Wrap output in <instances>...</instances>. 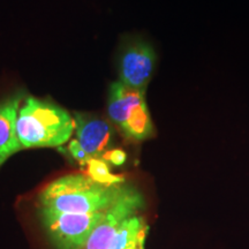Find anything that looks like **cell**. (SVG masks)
<instances>
[{
    "label": "cell",
    "mask_w": 249,
    "mask_h": 249,
    "mask_svg": "<svg viewBox=\"0 0 249 249\" xmlns=\"http://www.w3.org/2000/svg\"><path fill=\"white\" fill-rule=\"evenodd\" d=\"M145 198L135 186L124 183L123 192L93 230L85 249H142L149 225Z\"/></svg>",
    "instance_id": "1"
},
{
    "label": "cell",
    "mask_w": 249,
    "mask_h": 249,
    "mask_svg": "<svg viewBox=\"0 0 249 249\" xmlns=\"http://www.w3.org/2000/svg\"><path fill=\"white\" fill-rule=\"evenodd\" d=\"M124 183L104 186L93 181L87 174H66L50 182L39 193L37 213L73 216L103 213L119 197Z\"/></svg>",
    "instance_id": "2"
},
{
    "label": "cell",
    "mask_w": 249,
    "mask_h": 249,
    "mask_svg": "<svg viewBox=\"0 0 249 249\" xmlns=\"http://www.w3.org/2000/svg\"><path fill=\"white\" fill-rule=\"evenodd\" d=\"M75 120L58 105L28 97L20 107L17 134L22 149L54 148L70 141Z\"/></svg>",
    "instance_id": "3"
},
{
    "label": "cell",
    "mask_w": 249,
    "mask_h": 249,
    "mask_svg": "<svg viewBox=\"0 0 249 249\" xmlns=\"http://www.w3.org/2000/svg\"><path fill=\"white\" fill-rule=\"evenodd\" d=\"M145 91L129 88L117 81L108 92L107 113L120 132L132 141L154 136L155 127L145 103Z\"/></svg>",
    "instance_id": "4"
},
{
    "label": "cell",
    "mask_w": 249,
    "mask_h": 249,
    "mask_svg": "<svg viewBox=\"0 0 249 249\" xmlns=\"http://www.w3.org/2000/svg\"><path fill=\"white\" fill-rule=\"evenodd\" d=\"M156 66V53L150 44L134 42L120 58L119 82L129 88L145 91Z\"/></svg>",
    "instance_id": "5"
},
{
    "label": "cell",
    "mask_w": 249,
    "mask_h": 249,
    "mask_svg": "<svg viewBox=\"0 0 249 249\" xmlns=\"http://www.w3.org/2000/svg\"><path fill=\"white\" fill-rule=\"evenodd\" d=\"M76 140L90 158L103 157L113 136V129L107 121L99 118L76 114Z\"/></svg>",
    "instance_id": "6"
},
{
    "label": "cell",
    "mask_w": 249,
    "mask_h": 249,
    "mask_svg": "<svg viewBox=\"0 0 249 249\" xmlns=\"http://www.w3.org/2000/svg\"><path fill=\"white\" fill-rule=\"evenodd\" d=\"M23 99L24 93L18 91L0 102V166L22 150L17 134V119Z\"/></svg>",
    "instance_id": "7"
},
{
    "label": "cell",
    "mask_w": 249,
    "mask_h": 249,
    "mask_svg": "<svg viewBox=\"0 0 249 249\" xmlns=\"http://www.w3.org/2000/svg\"><path fill=\"white\" fill-rule=\"evenodd\" d=\"M87 176L93 181L101 183L104 186H119L123 185L124 178L121 176H116L111 172L110 164L104 158L97 157L91 158L87 163Z\"/></svg>",
    "instance_id": "8"
},
{
    "label": "cell",
    "mask_w": 249,
    "mask_h": 249,
    "mask_svg": "<svg viewBox=\"0 0 249 249\" xmlns=\"http://www.w3.org/2000/svg\"><path fill=\"white\" fill-rule=\"evenodd\" d=\"M68 150H70L71 157H73L80 165H87V163L91 160V158L86 154V151L83 150V148L81 147L80 143L77 142V140H71L70 144H68Z\"/></svg>",
    "instance_id": "9"
},
{
    "label": "cell",
    "mask_w": 249,
    "mask_h": 249,
    "mask_svg": "<svg viewBox=\"0 0 249 249\" xmlns=\"http://www.w3.org/2000/svg\"><path fill=\"white\" fill-rule=\"evenodd\" d=\"M102 158H104L108 164H113L116 166H120L123 165L127 160L126 152L121 149H112V150H107L105 152L104 156Z\"/></svg>",
    "instance_id": "10"
},
{
    "label": "cell",
    "mask_w": 249,
    "mask_h": 249,
    "mask_svg": "<svg viewBox=\"0 0 249 249\" xmlns=\"http://www.w3.org/2000/svg\"><path fill=\"white\" fill-rule=\"evenodd\" d=\"M142 249H144V248H142Z\"/></svg>",
    "instance_id": "11"
}]
</instances>
